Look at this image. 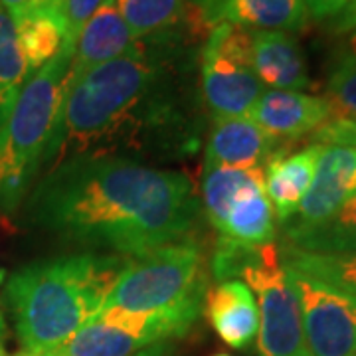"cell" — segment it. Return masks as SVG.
I'll list each match as a JSON object with an SVG mask.
<instances>
[{"label":"cell","instance_id":"obj_1","mask_svg":"<svg viewBox=\"0 0 356 356\" xmlns=\"http://www.w3.org/2000/svg\"><path fill=\"white\" fill-rule=\"evenodd\" d=\"M184 36L143 40L137 54L65 83L42 170L72 159H178L200 139L194 103L180 86Z\"/></svg>","mask_w":356,"mask_h":356},{"label":"cell","instance_id":"obj_2","mask_svg":"<svg viewBox=\"0 0 356 356\" xmlns=\"http://www.w3.org/2000/svg\"><path fill=\"white\" fill-rule=\"evenodd\" d=\"M200 202L191 178L129 159H72L46 170L30 222L64 242L140 257L191 236Z\"/></svg>","mask_w":356,"mask_h":356},{"label":"cell","instance_id":"obj_3","mask_svg":"<svg viewBox=\"0 0 356 356\" xmlns=\"http://www.w3.org/2000/svg\"><path fill=\"white\" fill-rule=\"evenodd\" d=\"M123 255L74 254L34 261L14 273L6 303L22 353L64 343L102 311L129 266Z\"/></svg>","mask_w":356,"mask_h":356},{"label":"cell","instance_id":"obj_4","mask_svg":"<svg viewBox=\"0 0 356 356\" xmlns=\"http://www.w3.org/2000/svg\"><path fill=\"white\" fill-rule=\"evenodd\" d=\"M72 54L64 50L26 79L0 125V214L24 200L50 145L67 83Z\"/></svg>","mask_w":356,"mask_h":356},{"label":"cell","instance_id":"obj_5","mask_svg":"<svg viewBox=\"0 0 356 356\" xmlns=\"http://www.w3.org/2000/svg\"><path fill=\"white\" fill-rule=\"evenodd\" d=\"M210 267L216 281L243 277L257 295L259 356H309L299 301L281 266L277 243L242 245L218 238Z\"/></svg>","mask_w":356,"mask_h":356},{"label":"cell","instance_id":"obj_6","mask_svg":"<svg viewBox=\"0 0 356 356\" xmlns=\"http://www.w3.org/2000/svg\"><path fill=\"white\" fill-rule=\"evenodd\" d=\"M208 259L194 240L166 243L129 261L105 307L129 313L175 309L206 295Z\"/></svg>","mask_w":356,"mask_h":356},{"label":"cell","instance_id":"obj_7","mask_svg":"<svg viewBox=\"0 0 356 356\" xmlns=\"http://www.w3.org/2000/svg\"><path fill=\"white\" fill-rule=\"evenodd\" d=\"M202 301L149 313L103 307L64 343L40 353H18L16 356H135L153 344L184 337L200 315Z\"/></svg>","mask_w":356,"mask_h":356},{"label":"cell","instance_id":"obj_8","mask_svg":"<svg viewBox=\"0 0 356 356\" xmlns=\"http://www.w3.org/2000/svg\"><path fill=\"white\" fill-rule=\"evenodd\" d=\"M202 202L222 240L242 245L275 242V212L264 168L204 166Z\"/></svg>","mask_w":356,"mask_h":356},{"label":"cell","instance_id":"obj_9","mask_svg":"<svg viewBox=\"0 0 356 356\" xmlns=\"http://www.w3.org/2000/svg\"><path fill=\"white\" fill-rule=\"evenodd\" d=\"M252 30L216 24L200 50V86L212 119L250 117L266 88L257 81L250 64Z\"/></svg>","mask_w":356,"mask_h":356},{"label":"cell","instance_id":"obj_10","mask_svg":"<svg viewBox=\"0 0 356 356\" xmlns=\"http://www.w3.org/2000/svg\"><path fill=\"white\" fill-rule=\"evenodd\" d=\"M285 275L299 301L309 356H355L356 297L293 269Z\"/></svg>","mask_w":356,"mask_h":356},{"label":"cell","instance_id":"obj_11","mask_svg":"<svg viewBox=\"0 0 356 356\" xmlns=\"http://www.w3.org/2000/svg\"><path fill=\"white\" fill-rule=\"evenodd\" d=\"M356 196V149L321 145L315 178L295 216L283 226V236L301 234L323 224Z\"/></svg>","mask_w":356,"mask_h":356},{"label":"cell","instance_id":"obj_12","mask_svg":"<svg viewBox=\"0 0 356 356\" xmlns=\"http://www.w3.org/2000/svg\"><path fill=\"white\" fill-rule=\"evenodd\" d=\"M250 119L277 145L313 135L332 119L331 105L325 97L305 91L266 89L254 105Z\"/></svg>","mask_w":356,"mask_h":356},{"label":"cell","instance_id":"obj_13","mask_svg":"<svg viewBox=\"0 0 356 356\" xmlns=\"http://www.w3.org/2000/svg\"><path fill=\"white\" fill-rule=\"evenodd\" d=\"M143 40H137L117 10L115 0H105L102 8L91 16L79 32L70 60L67 81H74L97 65L113 62L129 54H137Z\"/></svg>","mask_w":356,"mask_h":356},{"label":"cell","instance_id":"obj_14","mask_svg":"<svg viewBox=\"0 0 356 356\" xmlns=\"http://www.w3.org/2000/svg\"><path fill=\"white\" fill-rule=\"evenodd\" d=\"M280 151L250 117H216L208 133L204 166L218 168H264Z\"/></svg>","mask_w":356,"mask_h":356},{"label":"cell","instance_id":"obj_15","mask_svg":"<svg viewBox=\"0 0 356 356\" xmlns=\"http://www.w3.org/2000/svg\"><path fill=\"white\" fill-rule=\"evenodd\" d=\"M250 64L266 89L303 91L311 88L303 48L289 32L252 30Z\"/></svg>","mask_w":356,"mask_h":356},{"label":"cell","instance_id":"obj_16","mask_svg":"<svg viewBox=\"0 0 356 356\" xmlns=\"http://www.w3.org/2000/svg\"><path fill=\"white\" fill-rule=\"evenodd\" d=\"M117 10L137 40H165L208 34L202 10L188 0H115Z\"/></svg>","mask_w":356,"mask_h":356},{"label":"cell","instance_id":"obj_17","mask_svg":"<svg viewBox=\"0 0 356 356\" xmlns=\"http://www.w3.org/2000/svg\"><path fill=\"white\" fill-rule=\"evenodd\" d=\"M204 20L212 30L216 24L242 26L245 30L301 32L309 24L305 0H214Z\"/></svg>","mask_w":356,"mask_h":356},{"label":"cell","instance_id":"obj_18","mask_svg":"<svg viewBox=\"0 0 356 356\" xmlns=\"http://www.w3.org/2000/svg\"><path fill=\"white\" fill-rule=\"evenodd\" d=\"M318 154L321 145L317 143L293 154L287 153L285 149H280L271 154V159L264 166L266 194L273 206L275 218L281 224L295 216L299 204L311 188L317 170Z\"/></svg>","mask_w":356,"mask_h":356},{"label":"cell","instance_id":"obj_19","mask_svg":"<svg viewBox=\"0 0 356 356\" xmlns=\"http://www.w3.org/2000/svg\"><path fill=\"white\" fill-rule=\"evenodd\" d=\"M204 297L206 317L224 343L243 348L254 341L259 331V311L254 291L243 281H218Z\"/></svg>","mask_w":356,"mask_h":356},{"label":"cell","instance_id":"obj_20","mask_svg":"<svg viewBox=\"0 0 356 356\" xmlns=\"http://www.w3.org/2000/svg\"><path fill=\"white\" fill-rule=\"evenodd\" d=\"M30 76L65 50V20L62 4L48 6L14 20ZM72 54V51H70Z\"/></svg>","mask_w":356,"mask_h":356},{"label":"cell","instance_id":"obj_21","mask_svg":"<svg viewBox=\"0 0 356 356\" xmlns=\"http://www.w3.org/2000/svg\"><path fill=\"white\" fill-rule=\"evenodd\" d=\"M281 248L309 254H356V196L315 228L283 236Z\"/></svg>","mask_w":356,"mask_h":356},{"label":"cell","instance_id":"obj_22","mask_svg":"<svg viewBox=\"0 0 356 356\" xmlns=\"http://www.w3.org/2000/svg\"><path fill=\"white\" fill-rule=\"evenodd\" d=\"M281 266L356 297V254H309L280 248Z\"/></svg>","mask_w":356,"mask_h":356},{"label":"cell","instance_id":"obj_23","mask_svg":"<svg viewBox=\"0 0 356 356\" xmlns=\"http://www.w3.org/2000/svg\"><path fill=\"white\" fill-rule=\"evenodd\" d=\"M30 77L14 18L0 4V125Z\"/></svg>","mask_w":356,"mask_h":356},{"label":"cell","instance_id":"obj_24","mask_svg":"<svg viewBox=\"0 0 356 356\" xmlns=\"http://www.w3.org/2000/svg\"><path fill=\"white\" fill-rule=\"evenodd\" d=\"M332 119H356V30L332 54L327 76V95Z\"/></svg>","mask_w":356,"mask_h":356},{"label":"cell","instance_id":"obj_25","mask_svg":"<svg viewBox=\"0 0 356 356\" xmlns=\"http://www.w3.org/2000/svg\"><path fill=\"white\" fill-rule=\"evenodd\" d=\"M105 4V0H62V13L65 20V50L74 51L76 40L91 16Z\"/></svg>","mask_w":356,"mask_h":356},{"label":"cell","instance_id":"obj_26","mask_svg":"<svg viewBox=\"0 0 356 356\" xmlns=\"http://www.w3.org/2000/svg\"><path fill=\"white\" fill-rule=\"evenodd\" d=\"M313 143L356 149V119H331L313 133Z\"/></svg>","mask_w":356,"mask_h":356},{"label":"cell","instance_id":"obj_27","mask_svg":"<svg viewBox=\"0 0 356 356\" xmlns=\"http://www.w3.org/2000/svg\"><path fill=\"white\" fill-rule=\"evenodd\" d=\"M355 0H305V8L307 14H309V20L331 22L332 18H337Z\"/></svg>","mask_w":356,"mask_h":356},{"label":"cell","instance_id":"obj_28","mask_svg":"<svg viewBox=\"0 0 356 356\" xmlns=\"http://www.w3.org/2000/svg\"><path fill=\"white\" fill-rule=\"evenodd\" d=\"M0 4L6 8V13L13 16L14 20L22 18L26 14L36 13L48 6H56L62 4V0H0Z\"/></svg>","mask_w":356,"mask_h":356},{"label":"cell","instance_id":"obj_29","mask_svg":"<svg viewBox=\"0 0 356 356\" xmlns=\"http://www.w3.org/2000/svg\"><path fill=\"white\" fill-rule=\"evenodd\" d=\"M356 30V0L346 6L343 13L339 14L337 18L331 20V32L332 34H339V36H344L348 32H355Z\"/></svg>","mask_w":356,"mask_h":356},{"label":"cell","instance_id":"obj_30","mask_svg":"<svg viewBox=\"0 0 356 356\" xmlns=\"http://www.w3.org/2000/svg\"><path fill=\"white\" fill-rule=\"evenodd\" d=\"M135 356H175V348H172V344L159 343L145 348V350H140Z\"/></svg>","mask_w":356,"mask_h":356},{"label":"cell","instance_id":"obj_31","mask_svg":"<svg viewBox=\"0 0 356 356\" xmlns=\"http://www.w3.org/2000/svg\"><path fill=\"white\" fill-rule=\"evenodd\" d=\"M188 2H191L192 6L200 8V10H202V16H204V10H206V8H208V6H210L214 0H188Z\"/></svg>","mask_w":356,"mask_h":356},{"label":"cell","instance_id":"obj_32","mask_svg":"<svg viewBox=\"0 0 356 356\" xmlns=\"http://www.w3.org/2000/svg\"><path fill=\"white\" fill-rule=\"evenodd\" d=\"M2 337H4V318H2V313H0V346H2Z\"/></svg>","mask_w":356,"mask_h":356},{"label":"cell","instance_id":"obj_33","mask_svg":"<svg viewBox=\"0 0 356 356\" xmlns=\"http://www.w3.org/2000/svg\"><path fill=\"white\" fill-rule=\"evenodd\" d=\"M2 281H4V271L0 269V285H2Z\"/></svg>","mask_w":356,"mask_h":356},{"label":"cell","instance_id":"obj_34","mask_svg":"<svg viewBox=\"0 0 356 356\" xmlns=\"http://www.w3.org/2000/svg\"><path fill=\"white\" fill-rule=\"evenodd\" d=\"M0 356H6V353H4V348L0 346Z\"/></svg>","mask_w":356,"mask_h":356},{"label":"cell","instance_id":"obj_35","mask_svg":"<svg viewBox=\"0 0 356 356\" xmlns=\"http://www.w3.org/2000/svg\"><path fill=\"white\" fill-rule=\"evenodd\" d=\"M216 356H229V355H216Z\"/></svg>","mask_w":356,"mask_h":356},{"label":"cell","instance_id":"obj_36","mask_svg":"<svg viewBox=\"0 0 356 356\" xmlns=\"http://www.w3.org/2000/svg\"><path fill=\"white\" fill-rule=\"evenodd\" d=\"M355 356H356V353H355Z\"/></svg>","mask_w":356,"mask_h":356}]
</instances>
